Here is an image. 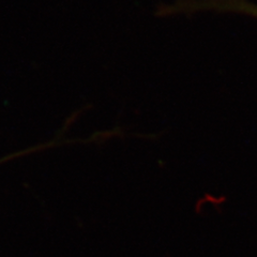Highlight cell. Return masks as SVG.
<instances>
[{
  "instance_id": "1",
  "label": "cell",
  "mask_w": 257,
  "mask_h": 257,
  "mask_svg": "<svg viewBox=\"0 0 257 257\" xmlns=\"http://www.w3.org/2000/svg\"><path fill=\"white\" fill-rule=\"evenodd\" d=\"M202 11L237 13L257 19V5L248 0H177L174 5L159 9L158 15L193 14Z\"/></svg>"
}]
</instances>
